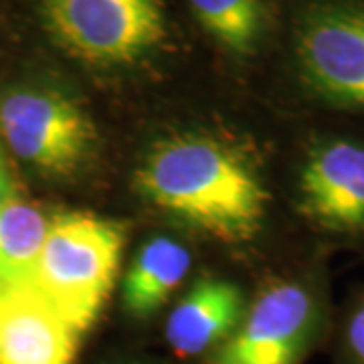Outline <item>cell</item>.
Here are the masks:
<instances>
[{
	"label": "cell",
	"instance_id": "5",
	"mask_svg": "<svg viewBox=\"0 0 364 364\" xmlns=\"http://www.w3.org/2000/svg\"><path fill=\"white\" fill-rule=\"evenodd\" d=\"M294 61L314 100L364 116V0L308 4L294 33Z\"/></svg>",
	"mask_w": 364,
	"mask_h": 364
},
{
	"label": "cell",
	"instance_id": "13",
	"mask_svg": "<svg viewBox=\"0 0 364 364\" xmlns=\"http://www.w3.org/2000/svg\"><path fill=\"white\" fill-rule=\"evenodd\" d=\"M344 350L352 364H364V294L356 299L346 316Z\"/></svg>",
	"mask_w": 364,
	"mask_h": 364
},
{
	"label": "cell",
	"instance_id": "8",
	"mask_svg": "<svg viewBox=\"0 0 364 364\" xmlns=\"http://www.w3.org/2000/svg\"><path fill=\"white\" fill-rule=\"evenodd\" d=\"M79 338L31 287L0 296V364H73Z\"/></svg>",
	"mask_w": 364,
	"mask_h": 364
},
{
	"label": "cell",
	"instance_id": "6",
	"mask_svg": "<svg viewBox=\"0 0 364 364\" xmlns=\"http://www.w3.org/2000/svg\"><path fill=\"white\" fill-rule=\"evenodd\" d=\"M324 326L322 291L308 277L277 279L261 291L208 364H301Z\"/></svg>",
	"mask_w": 364,
	"mask_h": 364
},
{
	"label": "cell",
	"instance_id": "1",
	"mask_svg": "<svg viewBox=\"0 0 364 364\" xmlns=\"http://www.w3.org/2000/svg\"><path fill=\"white\" fill-rule=\"evenodd\" d=\"M146 203L223 243H247L263 229L269 193L245 152L210 134L156 142L136 172Z\"/></svg>",
	"mask_w": 364,
	"mask_h": 364
},
{
	"label": "cell",
	"instance_id": "3",
	"mask_svg": "<svg viewBox=\"0 0 364 364\" xmlns=\"http://www.w3.org/2000/svg\"><path fill=\"white\" fill-rule=\"evenodd\" d=\"M0 142L47 178H73L97 154L91 116L63 91L16 87L0 97Z\"/></svg>",
	"mask_w": 364,
	"mask_h": 364
},
{
	"label": "cell",
	"instance_id": "10",
	"mask_svg": "<svg viewBox=\"0 0 364 364\" xmlns=\"http://www.w3.org/2000/svg\"><path fill=\"white\" fill-rule=\"evenodd\" d=\"M191 269V253L172 237L158 235L144 243L124 277L122 298L134 318L156 314Z\"/></svg>",
	"mask_w": 364,
	"mask_h": 364
},
{
	"label": "cell",
	"instance_id": "11",
	"mask_svg": "<svg viewBox=\"0 0 364 364\" xmlns=\"http://www.w3.org/2000/svg\"><path fill=\"white\" fill-rule=\"evenodd\" d=\"M51 219L21 198L0 210V296L33 287Z\"/></svg>",
	"mask_w": 364,
	"mask_h": 364
},
{
	"label": "cell",
	"instance_id": "12",
	"mask_svg": "<svg viewBox=\"0 0 364 364\" xmlns=\"http://www.w3.org/2000/svg\"><path fill=\"white\" fill-rule=\"evenodd\" d=\"M188 4L200 26L233 55H253L267 35L265 0H188Z\"/></svg>",
	"mask_w": 364,
	"mask_h": 364
},
{
	"label": "cell",
	"instance_id": "2",
	"mask_svg": "<svg viewBox=\"0 0 364 364\" xmlns=\"http://www.w3.org/2000/svg\"><path fill=\"white\" fill-rule=\"evenodd\" d=\"M124 243L122 223L91 213L57 215L41 249L31 289L81 336L95 324L112 294Z\"/></svg>",
	"mask_w": 364,
	"mask_h": 364
},
{
	"label": "cell",
	"instance_id": "4",
	"mask_svg": "<svg viewBox=\"0 0 364 364\" xmlns=\"http://www.w3.org/2000/svg\"><path fill=\"white\" fill-rule=\"evenodd\" d=\"M43 21L69 55L97 67L132 65L168 35L162 0H43Z\"/></svg>",
	"mask_w": 364,
	"mask_h": 364
},
{
	"label": "cell",
	"instance_id": "7",
	"mask_svg": "<svg viewBox=\"0 0 364 364\" xmlns=\"http://www.w3.org/2000/svg\"><path fill=\"white\" fill-rule=\"evenodd\" d=\"M296 200L316 231L364 239V140L328 134L308 144L299 160Z\"/></svg>",
	"mask_w": 364,
	"mask_h": 364
},
{
	"label": "cell",
	"instance_id": "9",
	"mask_svg": "<svg viewBox=\"0 0 364 364\" xmlns=\"http://www.w3.org/2000/svg\"><path fill=\"white\" fill-rule=\"evenodd\" d=\"M241 289L219 277H203L174 306L166 340L178 356H196L221 346L245 318Z\"/></svg>",
	"mask_w": 364,
	"mask_h": 364
},
{
	"label": "cell",
	"instance_id": "14",
	"mask_svg": "<svg viewBox=\"0 0 364 364\" xmlns=\"http://www.w3.org/2000/svg\"><path fill=\"white\" fill-rule=\"evenodd\" d=\"M16 198H18L16 184H14L9 162H6V156H4V150H2V142H0V210L6 205H11Z\"/></svg>",
	"mask_w": 364,
	"mask_h": 364
}]
</instances>
